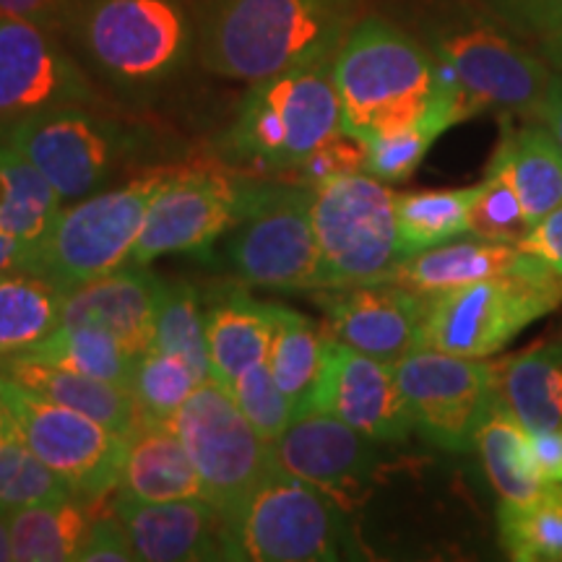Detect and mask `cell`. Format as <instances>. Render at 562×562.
Here are the masks:
<instances>
[{"instance_id": "1f68e13d", "label": "cell", "mask_w": 562, "mask_h": 562, "mask_svg": "<svg viewBox=\"0 0 562 562\" xmlns=\"http://www.w3.org/2000/svg\"><path fill=\"white\" fill-rule=\"evenodd\" d=\"M66 292L37 273H0V360L26 351L60 326Z\"/></svg>"}, {"instance_id": "e0dca14e", "label": "cell", "mask_w": 562, "mask_h": 562, "mask_svg": "<svg viewBox=\"0 0 562 562\" xmlns=\"http://www.w3.org/2000/svg\"><path fill=\"white\" fill-rule=\"evenodd\" d=\"M430 297V292H419L398 281H372L326 290L315 302L326 313L328 334L336 341L396 364L404 355L425 347Z\"/></svg>"}, {"instance_id": "681fc988", "label": "cell", "mask_w": 562, "mask_h": 562, "mask_svg": "<svg viewBox=\"0 0 562 562\" xmlns=\"http://www.w3.org/2000/svg\"><path fill=\"white\" fill-rule=\"evenodd\" d=\"M537 117L552 131V136L558 138V144L562 146V70L552 76L550 89H547V97L542 108H539Z\"/></svg>"}, {"instance_id": "30bf717a", "label": "cell", "mask_w": 562, "mask_h": 562, "mask_svg": "<svg viewBox=\"0 0 562 562\" xmlns=\"http://www.w3.org/2000/svg\"><path fill=\"white\" fill-rule=\"evenodd\" d=\"M201 476L203 497L232 521L252 492L279 472L277 448L252 427L232 393L206 378L170 419Z\"/></svg>"}, {"instance_id": "f1b7e54d", "label": "cell", "mask_w": 562, "mask_h": 562, "mask_svg": "<svg viewBox=\"0 0 562 562\" xmlns=\"http://www.w3.org/2000/svg\"><path fill=\"white\" fill-rule=\"evenodd\" d=\"M273 307V336L269 349V368L273 381L290 398L294 412L305 414L313 391L318 385L328 349V328L284 305Z\"/></svg>"}, {"instance_id": "bcb514c9", "label": "cell", "mask_w": 562, "mask_h": 562, "mask_svg": "<svg viewBox=\"0 0 562 562\" xmlns=\"http://www.w3.org/2000/svg\"><path fill=\"white\" fill-rule=\"evenodd\" d=\"M83 0H0V16L37 21L45 26H63Z\"/></svg>"}, {"instance_id": "8fae6325", "label": "cell", "mask_w": 562, "mask_h": 562, "mask_svg": "<svg viewBox=\"0 0 562 562\" xmlns=\"http://www.w3.org/2000/svg\"><path fill=\"white\" fill-rule=\"evenodd\" d=\"M344 542L341 505L284 469L273 472L227 521V560L326 562L341 558Z\"/></svg>"}, {"instance_id": "f546056e", "label": "cell", "mask_w": 562, "mask_h": 562, "mask_svg": "<svg viewBox=\"0 0 562 562\" xmlns=\"http://www.w3.org/2000/svg\"><path fill=\"white\" fill-rule=\"evenodd\" d=\"M63 209L60 193L32 161L11 146H0V232L40 245Z\"/></svg>"}, {"instance_id": "ffe728a7", "label": "cell", "mask_w": 562, "mask_h": 562, "mask_svg": "<svg viewBox=\"0 0 562 562\" xmlns=\"http://www.w3.org/2000/svg\"><path fill=\"white\" fill-rule=\"evenodd\" d=\"M115 516L144 562L227 560V521L206 497L138 503L121 497Z\"/></svg>"}, {"instance_id": "603a6c76", "label": "cell", "mask_w": 562, "mask_h": 562, "mask_svg": "<svg viewBox=\"0 0 562 562\" xmlns=\"http://www.w3.org/2000/svg\"><path fill=\"white\" fill-rule=\"evenodd\" d=\"M121 492L125 501L167 503L203 497L201 476L170 419H144L128 435Z\"/></svg>"}, {"instance_id": "6da1fadb", "label": "cell", "mask_w": 562, "mask_h": 562, "mask_svg": "<svg viewBox=\"0 0 562 562\" xmlns=\"http://www.w3.org/2000/svg\"><path fill=\"white\" fill-rule=\"evenodd\" d=\"M331 70L349 136L368 140L414 125L446 133L461 123L459 102L430 47L385 19L357 21Z\"/></svg>"}, {"instance_id": "484cf974", "label": "cell", "mask_w": 562, "mask_h": 562, "mask_svg": "<svg viewBox=\"0 0 562 562\" xmlns=\"http://www.w3.org/2000/svg\"><path fill=\"white\" fill-rule=\"evenodd\" d=\"M526 258L529 252L510 243L482 240V237L461 243L451 240L404 258L393 269L389 281L435 294L474 284V281L505 277V273L516 271Z\"/></svg>"}, {"instance_id": "74e56055", "label": "cell", "mask_w": 562, "mask_h": 562, "mask_svg": "<svg viewBox=\"0 0 562 562\" xmlns=\"http://www.w3.org/2000/svg\"><path fill=\"white\" fill-rule=\"evenodd\" d=\"M74 492L21 438L0 440V510L68 501Z\"/></svg>"}, {"instance_id": "cb8c5ba5", "label": "cell", "mask_w": 562, "mask_h": 562, "mask_svg": "<svg viewBox=\"0 0 562 562\" xmlns=\"http://www.w3.org/2000/svg\"><path fill=\"white\" fill-rule=\"evenodd\" d=\"M487 172L510 182L531 227L562 206V146L542 121L510 125L505 117L503 138Z\"/></svg>"}, {"instance_id": "3957f363", "label": "cell", "mask_w": 562, "mask_h": 562, "mask_svg": "<svg viewBox=\"0 0 562 562\" xmlns=\"http://www.w3.org/2000/svg\"><path fill=\"white\" fill-rule=\"evenodd\" d=\"M331 63L252 81L224 136L227 157L258 172H294L326 140L339 136L341 102Z\"/></svg>"}, {"instance_id": "ac0fdd59", "label": "cell", "mask_w": 562, "mask_h": 562, "mask_svg": "<svg viewBox=\"0 0 562 562\" xmlns=\"http://www.w3.org/2000/svg\"><path fill=\"white\" fill-rule=\"evenodd\" d=\"M307 412L331 414L375 442H404L414 430L393 364L362 355L331 334Z\"/></svg>"}, {"instance_id": "ab89813d", "label": "cell", "mask_w": 562, "mask_h": 562, "mask_svg": "<svg viewBox=\"0 0 562 562\" xmlns=\"http://www.w3.org/2000/svg\"><path fill=\"white\" fill-rule=\"evenodd\" d=\"M227 391L232 393V398L240 406L245 417L252 422V427L271 442L297 417L292 402L279 389V383L273 381L269 362L252 364Z\"/></svg>"}, {"instance_id": "d590c367", "label": "cell", "mask_w": 562, "mask_h": 562, "mask_svg": "<svg viewBox=\"0 0 562 562\" xmlns=\"http://www.w3.org/2000/svg\"><path fill=\"white\" fill-rule=\"evenodd\" d=\"M151 347L182 357L201 383L211 375L206 313H203L195 286L186 281L161 279Z\"/></svg>"}, {"instance_id": "5b68a950", "label": "cell", "mask_w": 562, "mask_h": 562, "mask_svg": "<svg viewBox=\"0 0 562 562\" xmlns=\"http://www.w3.org/2000/svg\"><path fill=\"white\" fill-rule=\"evenodd\" d=\"M430 50L451 83L461 121L501 112L503 117H537L554 70L533 55L501 21L456 16L430 32Z\"/></svg>"}, {"instance_id": "8d00e7d4", "label": "cell", "mask_w": 562, "mask_h": 562, "mask_svg": "<svg viewBox=\"0 0 562 562\" xmlns=\"http://www.w3.org/2000/svg\"><path fill=\"white\" fill-rule=\"evenodd\" d=\"M199 385V375L182 357L151 347L136 360L131 393L144 419H172Z\"/></svg>"}, {"instance_id": "9c48e42d", "label": "cell", "mask_w": 562, "mask_h": 562, "mask_svg": "<svg viewBox=\"0 0 562 562\" xmlns=\"http://www.w3.org/2000/svg\"><path fill=\"white\" fill-rule=\"evenodd\" d=\"M227 261L248 284L318 290L313 188L302 182H245L227 229Z\"/></svg>"}, {"instance_id": "7402d4cb", "label": "cell", "mask_w": 562, "mask_h": 562, "mask_svg": "<svg viewBox=\"0 0 562 562\" xmlns=\"http://www.w3.org/2000/svg\"><path fill=\"white\" fill-rule=\"evenodd\" d=\"M0 375L11 378L13 383L40 393L55 404L87 414L121 435H131L140 422V409L131 389L37 360L24 351L0 360Z\"/></svg>"}, {"instance_id": "d6986e66", "label": "cell", "mask_w": 562, "mask_h": 562, "mask_svg": "<svg viewBox=\"0 0 562 562\" xmlns=\"http://www.w3.org/2000/svg\"><path fill=\"white\" fill-rule=\"evenodd\" d=\"M279 467L315 484L344 510L362 503L381 453L375 440L323 412H305L273 440Z\"/></svg>"}, {"instance_id": "60d3db41", "label": "cell", "mask_w": 562, "mask_h": 562, "mask_svg": "<svg viewBox=\"0 0 562 562\" xmlns=\"http://www.w3.org/2000/svg\"><path fill=\"white\" fill-rule=\"evenodd\" d=\"M440 136L442 133L430 125H414V128L381 133V136L362 140L364 172L381 182L409 180Z\"/></svg>"}, {"instance_id": "9a60e30c", "label": "cell", "mask_w": 562, "mask_h": 562, "mask_svg": "<svg viewBox=\"0 0 562 562\" xmlns=\"http://www.w3.org/2000/svg\"><path fill=\"white\" fill-rule=\"evenodd\" d=\"M245 182L216 165L170 167L146 211L131 263L149 266L170 252L209 250L235 222Z\"/></svg>"}, {"instance_id": "7c38bea8", "label": "cell", "mask_w": 562, "mask_h": 562, "mask_svg": "<svg viewBox=\"0 0 562 562\" xmlns=\"http://www.w3.org/2000/svg\"><path fill=\"white\" fill-rule=\"evenodd\" d=\"M0 393L16 422L19 438L68 484L76 501L97 503L121 490L128 435L55 404L5 375H0Z\"/></svg>"}, {"instance_id": "d4e9b609", "label": "cell", "mask_w": 562, "mask_h": 562, "mask_svg": "<svg viewBox=\"0 0 562 562\" xmlns=\"http://www.w3.org/2000/svg\"><path fill=\"white\" fill-rule=\"evenodd\" d=\"M273 307L240 290L224 292L206 311L211 375L229 389L245 370L269 360Z\"/></svg>"}, {"instance_id": "7bdbcfd3", "label": "cell", "mask_w": 562, "mask_h": 562, "mask_svg": "<svg viewBox=\"0 0 562 562\" xmlns=\"http://www.w3.org/2000/svg\"><path fill=\"white\" fill-rule=\"evenodd\" d=\"M492 16L508 30L533 40L562 32V0H484Z\"/></svg>"}, {"instance_id": "ee69618b", "label": "cell", "mask_w": 562, "mask_h": 562, "mask_svg": "<svg viewBox=\"0 0 562 562\" xmlns=\"http://www.w3.org/2000/svg\"><path fill=\"white\" fill-rule=\"evenodd\" d=\"M136 550H133L128 531L121 518H100L91 524L87 542L79 552V562H133Z\"/></svg>"}, {"instance_id": "4dcf8cb0", "label": "cell", "mask_w": 562, "mask_h": 562, "mask_svg": "<svg viewBox=\"0 0 562 562\" xmlns=\"http://www.w3.org/2000/svg\"><path fill=\"white\" fill-rule=\"evenodd\" d=\"M11 552L16 562H66L79 560L89 537V518L81 501L40 503L5 513Z\"/></svg>"}, {"instance_id": "52a82bcc", "label": "cell", "mask_w": 562, "mask_h": 562, "mask_svg": "<svg viewBox=\"0 0 562 562\" xmlns=\"http://www.w3.org/2000/svg\"><path fill=\"white\" fill-rule=\"evenodd\" d=\"M167 172L170 167H154L121 188L97 191L60 209L53 229L34 250L30 273L68 294L128 266L146 211Z\"/></svg>"}, {"instance_id": "816d5d0a", "label": "cell", "mask_w": 562, "mask_h": 562, "mask_svg": "<svg viewBox=\"0 0 562 562\" xmlns=\"http://www.w3.org/2000/svg\"><path fill=\"white\" fill-rule=\"evenodd\" d=\"M9 438H19V432H16V422H13L9 404H5L3 393H0V440H9Z\"/></svg>"}, {"instance_id": "277c9868", "label": "cell", "mask_w": 562, "mask_h": 562, "mask_svg": "<svg viewBox=\"0 0 562 562\" xmlns=\"http://www.w3.org/2000/svg\"><path fill=\"white\" fill-rule=\"evenodd\" d=\"M63 30L115 87H157L195 53V19L182 0H83Z\"/></svg>"}, {"instance_id": "f6af8a7d", "label": "cell", "mask_w": 562, "mask_h": 562, "mask_svg": "<svg viewBox=\"0 0 562 562\" xmlns=\"http://www.w3.org/2000/svg\"><path fill=\"white\" fill-rule=\"evenodd\" d=\"M518 248L537 256L550 269L562 273V206H558L544 220H539L526 232V237L518 243Z\"/></svg>"}, {"instance_id": "8992f818", "label": "cell", "mask_w": 562, "mask_h": 562, "mask_svg": "<svg viewBox=\"0 0 562 562\" xmlns=\"http://www.w3.org/2000/svg\"><path fill=\"white\" fill-rule=\"evenodd\" d=\"M560 305L562 273L529 252L505 277L435 292L425 321V347L487 360Z\"/></svg>"}, {"instance_id": "b9f144b4", "label": "cell", "mask_w": 562, "mask_h": 562, "mask_svg": "<svg viewBox=\"0 0 562 562\" xmlns=\"http://www.w3.org/2000/svg\"><path fill=\"white\" fill-rule=\"evenodd\" d=\"M355 172H364V144L360 138L349 136L347 131H341L339 136L326 140L318 151L311 154L294 170V175H300L302 186L307 188Z\"/></svg>"}, {"instance_id": "d6a6232c", "label": "cell", "mask_w": 562, "mask_h": 562, "mask_svg": "<svg viewBox=\"0 0 562 562\" xmlns=\"http://www.w3.org/2000/svg\"><path fill=\"white\" fill-rule=\"evenodd\" d=\"M497 539L510 560L562 562V482L526 503L497 505Z\"/></svg>"}, {"instance_id": "83f0119b", "label": "cell", "mask_w": 562, "mask_h": 562, "mask_svg": "<svg viewBox=\"0 0 562 562\" xmlns=\"http://www.w3.org/2000/svg\"><path fill=\"white\" fill-rule=\"evenodd\" d=\"M474 446L501 503H526L542 492L547 482L533 472L529 430L497 396L492 398L490 409L484 414Z\"/></svg>"}, {"instance_id": "5bb4252c", "label": "cell", "mask_w": 562, "mask_h": 562, "mask_svg": "<svg viewBox=\"0 0 562 562\" xmlns=\"http://www.w3.org/2000/svg\"><path fill=\"white\" fill-rule=\"evenodd\" d=\"M393 372L422 438L451 453L474 446L495 398V362L419 347L393 364Z\"/></svg>"}, {"instance_id": "c3c4849f", "label": "cell", "mask_w": 562, "mask_h": 562, "mask_svg": "<svg viewBox=\"0 0 562 562\" xmlns=\"http://www.w3.org/2000/svg\"><path fill=\"white\" fill-rule=\"evenodd\" d=\"M34 250H37V245L21 243L16 237H9L0 232V273H13V271L30 273Z\"/></svg>"}, {"instance_id": "4316f807", "label": "cell", "mask_w": 562, "mask_h": 562, "mask_svg": "<svg viewBox=\"0 0 562 562\" xmlns=\"http://www.w3.org/2000/svg\"><path fill=\"white\" fill-rule=\"evenodd\" d=\"M495 396L526 430H562V339L495 362Z\"/></svg>"}, {"instance_id": "836d02e7", "label": "cell", "mask_w": 562, "mask_h": 562, "mask_svg": "<svg viewBox=\"0 0 562 562\" xmlns=\"http://www.w3.org/2000/svg\"><path fill=\"white\" fill-rule=\"evenodd\" d=\"M24 355L83 372V375L125 385V389H131L133 368H136L138 360L115 336L102 331V328L68 326V323H60L55 331L26 349Z\"/></svg>"}, {"instance_id": "7dc6e473", "label": "cell", "mask_w": 562, "mask_h": 562, "mask_svg": "<svg viewBox=\"0 0 562 562\" xmlns=\"http://www.w3.org/2000/svg\"><path fill=\"white\" fill-rule=\"evenodd\" d=\"M533 472L542 482H562V430H529Z\"/></svg>"}, {"instance_id": "7a4b0ae2", "label": "cell", "mask_w": 562, "mask_h": 562, "mask_svg": "<svg viewBox=\"0 0 562 562\" xmlns=\"http://www.w3.org/2000/svg\"><path fill=\"white\" fill-rule=\"evenodd\" d=\"M355 0H206L195 19V55L211 74L261 81L334 60Z\"/></svg>"}, {"instance_id": "ba28073f", "label": "cell", "mask_w": 562, "mask_h": 562, "mask_svg": "<svg viewBox=\"0 0 562 562\" xmlns=\"http://www.w3.org/2000/svg\"><path fill=\"white\" fill-rule=\"evenodd\" d=\"M318 290L389 281L404 261L396 193L368 172L313 186Z\"/></svg>"}, {"instance_id": "e575fe53", "label": "cell", "mask_w": 562, "mask_h": 562, "mask_svg": "<svg viewBox=\"0 0 562 562\" xmlns=\"http://www.w3.org/2000/svg\"><path fill=\"white\" fill-rule=\"evenodd\" d=\"M472 195L474 186L396 195L398 243H402L404 258L469 235Z\"/></svg>"}, {"instance_id": "f907efd6", "label": "cell", "mask_w": 562, "mask_h": 562, "mask_svg": "<svg viewBox=\"0 0 562 562\" xmlns=\"http://www.w3.org/2000/svg\"><path fill=\"white\" fill-rule=\"evenodd\" d=\"M539 53L544 55V60L550 63L552 68L562 70V32L552 34V37L539 40Z\"/></svg>"}, {"instance_id": "2e32d148", "label": "cell", "mask_w": 562, "mask_h": 562, "mask_svg": "<svg viewBox=\"0 0 562 562\" xmlns=\"http://www.w3.org/2000/svg\"><path fill=\"white\" fill-rule=\"evenodd\" d=\"M66 104H97V91L53 26L0 16V131Z\"/></svg>"}, {"instance_id": "4fadbf2b", "label": "cell", "mask_w": 562, "mask_h": 562, "mask_svg": "<svg viewBox=\"0 0 562 562\" xmlns=\"http://www.w3.org/2000/svg\"><path fill=\"white\" fill-rule=\"evenodd\" d=\"M91 104H66L26 117L5 131V140L45 175L63 201H81L102 191L123 157L133 151V133Z\"/></svg>"}, {"instance_id": "f35d334b", "label": "cell", "mask_w": 562, "mask_h": 562, "mask_svg": "<svg viewBox=\"0 0 562 562\" xmlns=\"http://www.w3.org/2000/svg\"><path fill=\"white\" fill-rule=\"evenodd\" d=\"M531 224L518 201L510 182L497 172H487L480 186H474L472 206H469V235L482 240L518 245Z\"/></svg>"}, {"instance_id": "f5cc1de1", "label": "cell", "mask_w": 562, "mask_h": 562, "mask_svg": "<svg viewBox=\"0 0 562 562\" xmlns=\"http://www.w3.org/2000/svg\"><path fill=\"white\" fill-rule=\"evenodd\" d=\"M5 560H13V552H11L9 518H5V513L0 510V562H5Z\"/></svg>"}, {"instance_id": "44dd1931", "label": "cell", "mask_w": 562, "mask_h": 562, "mask_svg": "<svg viewBox=\"0 0 562 562\" xmlns=\"http://www.w3.org/2000/svg\"><path fill=\"white\" fill-rule=\"evenodd\" d=\"M161 279L146 266L123 269L76 286L63 302L60 323L94 326L115 336L133 357L151 349L154 315H157Z\"/></svg>"}]
</instances>
